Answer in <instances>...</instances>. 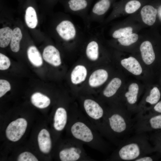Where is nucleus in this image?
Instances as JSON below:
<instances>
[{
    "instance_id": "f257e3e1",
    "label": "nucleus",
    "mask_w": 161,
    "mask_h": 161,
    "mask_svg": "<svg viewBox=\"0 0 161 161\" xmlns=\"http://www.w3.org/2000/svg\"><path fill=\"white\" fill-rule=\"evenodd\" d=\"M139 134L125 141L120 146L114 154L115 159L135 161L151 152L147 138Z\"/></svg>"
},
{
    "instance_id": "f03ea898",
    "label": "nucleus",
    "mask_w": 161,
    "mask_h": 161,
    "mask_svg": "<svg viewBox=\"0 0 161 161\" xmlns=\"http://www.w3.org/2000/svg\"><path fill=\"white\" fill-rule=\"evenodd\" d=\"M132 114L125 112L106 113L103 120L104 129L112 136L121 137L126 134L134 129L135 123Z\"/></svg>"
},
{
    "instance_id": "7ed1b4c3",
    "label": "nucleus",
    "mask_w": 161,
    "mask_h": 161,
    "mask_svg": "<svg viewBox=\"0 0 161 161\" xmlns=\"http://www.w3.org/2000/svg\"><path fill=\"white\" fill-rule=\"evenodd\" d=\"M70 131L74 138L83 143L91 144L95 139V134L92 129L82 121L73 122L71 127Z\"/></svg>"
},
{
    "instance_id": "20e7f679",
    "label": "nucleus",
    "mask_w": 161,
    "mask_h": 161,
    "mask_svg": "<svg viewBox=\"0 0 161 161\" xmlns=\"http://www.w3.org/2000/svg\"><path fill=\"white\" fill-rule=\"evenodd\" d=\"M27 126V122L23 118H18L10 123L7 127L6 134L10 140H18L24 133Z\"/></svg>"
},
{
    "instance_id": "39448f33",
    "label": "nucleus",
    "mask_w": 161,
    "mask_h": 161,
    "mask_svg": "<svg viewBox=\"0 0 161 161\" xmlns=\"http://www.w3.org/2000/svg\"><path fill=\"white\" fill-rule=\"evenodd\" d=\"M85 112L90 119L95 121L103 120L106 113L96 102L91 99H86L83 102Z\"/></svg>"
},
{
    "instance_id": "423d86ee",
    "label": "nucleus",
    "mask_w": 161,
    "mask_h": 161,
    "mask_svg": "<svg viewBox=\"0 0 161 161\" xmlns=\"http://www.w3.org/2000/svg\"><path fill=\"white\" fill-rule=\"evenodd\" d=\"M56 30L59 36L66 41L73 40L76 36L75 27L69 20H64L61 22L57 26Z\"/></svg>"
},
{
    "instance_id": "0eeeda50",
    "label": "nucleus",
    "mask_w": 161,
    "mask_h": 161,
    "mask_svg": "<svg viewBox=\"0 0 161 161\" xmlns=\"http://www.w3.org/2000/svg\"><path fill=\"white\" fill-rule=\"evenodd\" d=\"M82 148L79 145L73 144L61 150L59 156L62 161H76L81 160L83 154Z\"/></svg>"
},
{
    "instance_id": "6e6552de",
    "label": "nucleus",
    "mask_w": 161,
    "mask_h": 161,
    "mask_svg": "<svg viewBox=\"0 0 161 161\" xmlns=\"http://www.w3.org/2000/svg\"><path fill=\"white\" fill-rule=\"evenodd\" d=\"M43 57L46 61L55 66H59L61 63L59 51L52 45L48 46L44 49Z\"/></svg>"
},
{
    "instance_id": "1a4fd4ad",
    "label": "nucleus",
    "mask_w": 161,
    "mask_h": 161,
    "mask_svg": "<svg viewBox=\"0 0 161 161\" xmlns=\"http://www.w3.org/2000/svg\"><path fill=\"white\" fill-rule=\"evenodd\" d=\"M140 50L142 57L147 65L151 64L155 59V54L151 43L149 41L143 42L140 45Z\"/></svg>"
},
{
    "instance_id": "9d476101",
    "label": "nucleus",
    "mask_w": 161,
    "mask_h": 161,
    "mask_svg": "<svg viewBox=\"0 0 161 161\" xmlns=\"http://www.w3.org/2000/svg\"><path fill=\"white\" fill-rule=\"evenodd\" d=\"M157 11V9L150 5H146L142 8L140 14L143 22L148 26L155 22Z\"/></svg>"
},
{
    "instance_id": "9b49d317",
    "label": "nucleus",
    "mask_w": 161,
    "mask_h": 161,
    "mask_svg": "<svg viewBox=\"0 0 161 161\" xmlns=\"http://www.w3.org/2000/svg\"><path fill=\"white\" fill-rule=\"evenodd\" d=\"M38 141L41 151L44 153H49L52 147V142L49 132L46 129H42L39 133Z\"/></svg>"
},
{
    "instance_id": "f8f14e48",
    "label": "nucleus",
    "mask_w": 161,
    "mask_h": 161,
    "mask_svg": "<svg viewBox=\"0 0 161 161\" xmlns=\"http://www.w3.org/2000/svg\"><path fill=\"white\" fill-rule=\"evenodd\" d=\"M67 114L66 109L61 107L58 108L55 114L54 127L57 131H60L65 127L67 122Z\"/></svg>"
},
{
    "instance_id": "ddd939ff",
    "label": "nucleus",
    "mask_w": 161,
    "mask_h": 161,
    "mask_svg": "<svg viewBox=\"0 0 161 161\" xmlns=\"http://www.w3.org/2000/svg\"><path fill=\"white\" fill-rule=\"evenodd\" d=\"M108 73L103 69H98L94 72L89 77V83L92 87L99 86L104 83L107 79Z\"/></svg>"
},
{
    "instance_id": "4468645a",
    "label": "nucleus",
    "mask_w": 161,
    "mask_h": 161,
    "mask_svg": "<svg viewBox=\"0 0 161 161\" xmlns=\"http://www.w3.org/2000/svg\"><path fill=\"white\" fill-rule=\"evenodd\" d=\"M122 66L132 74L139 75L142 72L141 66L137 60L132 57L124 59L121 61Z\"/></svg>"
},
{
    "instance_id": "2eb2a0df",
    "label": "nucleus",
    "mask_w": 161,
    "mask_h": 161,
    "mask_svg": "<svg viewBox=\"0 0 161 161\" xmlns=\"http://www.w3.org/2000/svg\"><path fill=\"white\" fill-rule=\"evenodd\" d=\"M87 75L86 68L82 65L76 66L72 71L71 75V79L72 83L78 84L84 81Z\"/></svg>"
},
{
    "instance_id": "dca6fc26",
    "label": "nucleus",
    "mask_w": 161,
    "mask_h": 161,
    "mask_svg": "<svg viewBox=\"0 0 161 161\" xmlns=\"http://www.w3.org/2000/svg\"><path fill=\"white\" fill-rule=\"evenodd\" d=\"M32 103L36 107L43 109L48 107L50 104V99L46 96L40 93H34L31 97Z\"/></svg>"
},
{
    "instance_id": "f3484780",
    "label": "nucleus",
    "mask_w": 161,
    "mask_h": 161,
    "mask_svg": "<svg viewBox=\"0 0 161 161\" xmlns=\"http://www.w3.org/2000/svg\"><path fill=\"white\" fill-rule=\"evenodd\" d=\"M27 55L29 60L34 66L39 67L42 65L41 56L35 46H31L28 48Z\"/></svg>"
},
{
    "instance_id": "a211bd4d",
    "label": "nucleus",
    "mask_w": 161,
    "mask_h": 161,
    "mask_svg": "<svg viewBox=\"0 0 161 161\" xmlns=\"http://www.w3.org/2000/svg\"><path fill=\"white\" fill-rule=\"evenodd\" d=\"M121 83V81L120 78H113L103 91V95L107 97H112L116 93Z\"/></svg>"
},
{
    "instance_id": "6ab92c4d",
    "label": "nucleus",
    "mask_w": 161,
    "mask_h": 161,
    "mask_svg": "<svg viewBox=\"0 0 161 161\" xmlns=\"http://www.w3.org/2000/svg\"><path fill=\"white\" fill-rule=\"evenodd\" d=\"M138 91L139 86L137 83H133L129 86L128 91L125 95L126 100L129 104L132 105L136 103Z\"/></svg>"
},
{
    "instance_id": "aec40b11",
    "label": "nucleus",
    "mask_w": 161,
    "mask_h": 161,
    "mask_svg": "<svg viewBox=\"0 0 161 161\" xmlns=\"http://www.w3.org/2000/svg\"><path fill=\"white\" fill-rule=\"evenodd\" d=\"M25 21L30 28H35L38 24V19L35 10L32 7H28L26 9L25 16Z\"/></svg>"
},
{
    "instance_id": "412c9836",
    "label": "nucleus",
    "mask_w": 161,
    "mask_h": 161,
    "mask_svg": "<svg viewBox=\"0 0 161 161\" xmlns=\"http://www.w3.org/2000/svg\"><path fill=\"white\" fill-rule=\"evenodd\" d=\"M91 0H69L67 4L69 9L74 12L82 11L89 6Z\"/></svg>"
},
{
    "instance_id": "4be33fe9",
    "label": "nucleus",
    "mask_w": 161,
    "mask_h": 161,
    "mask_svg": "<svg viewBox=\"0 0 161 161\" xmlns=\"http://www.w3.org/2000/svg\"><path fill=\"white\" fill-rule=\"evenodd\" d=\"M22 37V34L19 28L16 27L13 30L10 43V48L13 52H16L19 50L20 42Z\"/></svg>"
},
{
    "instance_id": "5701e85b",
    "label": "nucleus",
    "mask_w": 161,
    "mask_h": 161,
    "mask_svg": "<svg viewBox=\"0 0 161 161\" xmlns=\"http://www.w3.org/2000/svg\"><path fill=\"white\" fill-rule=\"evenodd\" d=\"M86 54L88 58L90 60L95 61L99 57V46L97 43L95 41L90 42L87 46Z\"/></svg>"
},
{
    "instance_id": "b1692460",
    "label": "nucleus",
    "mask_w": 161,
    "mask_h": 161,
    "mask_svg": "<svg viewBox=\"0 0 161 161\" xmlns=\"http://www.w3.org/2000/svg\"><path fill=\"white\" fill-rule=\"evenodd\" d=\"M13 31L8 27L0 29V47H7L10 42Z\"/></svg>"
},
{
    "instance_id": "393cba45",
    "label": "nucleus",
    "mask_w": 161,
    "mask_h": 161,
    "mask_svg": "<svg viewBox=\"0 0 161 161\" xmlns=\"http://www.w3.org/2000/svg\"><path fill=\"white\" fill-rule=\"evenodd\" d=\"M160 92L157 87H154L150 91L149 95L145 99V101L151 105L156 104L160 98Z\"/></svg>"
},
{
    "instance_id": "a878e982",
    "label": "nucleus",
    "mask_w": 161,
    "mask_h": 161,
    "mask_svg": "<svg viewBox=\"0 0 161 161\" xmlns=\"http://www.w3.org/2000/svg\"><path fill=\"white\" fill-rule=\"evenodd\" d=\"M141 6V3L139 0H130L128 1L125 5V11L128 13H132L139 9Z\"/></svg>"
},
{
    "instance_id": "bb28decb",
    "label": "nucleus",
    "mask_w": 161,
    "mask_h": 161,
    "mask_svg": "<svg viewBox=\"0 0 161 161\" xmlns=\"http://www.w3.org/2000/svg\"><path fill=\"white\" fill-rule=\"evenodd\" d=\"M138 38V35L135 33L124 37L118 39V41L121 44L124 46H128L136 42Z\"/></svg>"
},
{
    "instance_id": "cd10ccee",
    "label": "nucleus",
    "mask_w": 161,
    "mask_h": 161,
    "mask_svg": "<svg viewBox=\"0 0 161 161\" xmlns=\"http://www.w3.org/2000/svg\"><path fill=\"white\" fill-rule=\"evenodd\" d=\"M133 29L131 27L120 28L115 31L112 35L114 38H119L126 37L132 33Z\"/></svg>"
},
{
    "instance_id": "c85d7f7f",
    "label": "nucleus",
    "mask_w": 161,
    "mask_h": 161,
    "mask_svg": "<svg viewBox=\"0 0 161 161\" xmlns=\"http://www.w3.org/2000/svg\"><path fill=\"white\" fill-rule=\"evenodd\" d=\"M18 161H38L36 158L32 153L28 152H24L19 156Z\"/></svg>"
},
{
    "instance_id": "c756f323",
    "label": "nucleus",
    "mask_w": 161,
    "mask_h": 161,
    "mask_svg": "<svg viewBox=\"0 0 161 161\" xmlns=\"http://www.w3.org/2000/svg\"><path fill=\"white\" fill-rule=\"evenodd\" d=\"M11 89V86L9 83L6 80L1 79L0 80V97L4 95Z\"/></svg>"
},
{
    "instance_id": "7c9ffc66",
    "label": "nucleus",
    "mask_w": 161,
    "mask_h": 161,
    "mask_svg": "<svg viewBox=\"0 0 161 161\" xmlns=\"http://www.w3.org/2000/svg\"><path fill=\"white\" fill-rule=\"evenodd\" d=\"M10 65L9 58L4 55L0 53V69L5 70L8 69Z\"/></svg>"
},
{
    "instance_id": "2f4dec72",
    "label": "nucleus",
    "mask_w": 161,
    "mask_h": 161,
    "mask_svg": "<svg viewBox=\"0 0 161 161\" xmlns=\"http://www.w3.org/2000/svg\"><path fill=\"white\" fill-rule=\"evenodd\" d=\"M153 160V158L148 155L141 157L136 160L135 161H152Z\"/></svg>"
},
{
    "instance_id": "473e14b6",
    "label": "nucleus",
    "mask_w": 161,
    "mask_h": 161,
    "mask_svg": "<svg viewBox=\"0 0 161 161\" xmlns=\"http://www.w3.org/2000/svg\"><path fill=\"white\" fill-rule=\"evenodd\" d=\"M153 108L155 112L161 114V100L157 103Z\"/></svg>"
},
{
    "instance_id": "72a5a7b5",
    "label": "nucleus",
    "mask_w": 161,
    "mask_h": 161,
    "mask_svg": "<svg viewBox=\"0 0 161 161\" xmlns=\"http://www.w3.org/2000/svg\"><path fill=\"white\" fill-rule=\"evenodd\" d=\"M160 139H161V138H160Z\"/></svg>"
}]
</instances>
